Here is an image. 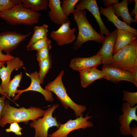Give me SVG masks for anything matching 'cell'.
Listing matches in <instances>:
<instances>
[{
    "mask_svg": "<svg viewBox=\"0 0 137 137\" xmlns=\"http://www.w3.org/2000/svg\"><path fill=\"white\" fill-rule=\"evenodd\" d=\"M102 69L105 79L111 82L117 83L121 81H126L132 82L137 86V81L131 72L122 70L113 64L103 65Z\"/></svg>",
    "mask_w": 137,
    "mask_h": 137,
    "instance_id": "8",
    "label": "cell"
},
{
    "mask_svg": "<svg viewBox=\"0 0 137 137\" xmlns=\"http://www.w3.org/2000/svg\"><path fill=\"white\" fill-rule=\"evenodd\" d=\"M102 58L96 55L88 57H76L71 60L69 66L73 70L79 71L90 68L97 67L102 64Z\"/></svg>",
    "mask_w": 137,
    "mask_h": 137,
    "instance_id": "16",
    "label": "cell"
},
{
    "mask_svg": "<svg viewBox=\"0 0 137 137\" xmlns=\"http://www.w3.org/2000/svg\"><path fill=\"white\" fill-rule=\"evenodd\" d=\"M102 2L106 8L112 5L113 4L114 5L119 3L118 0H103Z\"/></svg>",
    "mask_w": 137,
    "mask_h": 137,
    "instance_id": "33",
    "label": "cell"
},
{
    "mask_svg": "<svg viewBox=\"0 0 137 137\" xmlns=\"http://www.w3.org/2000/svg\"><path fill=\"white\" fill-rule=\"evenodd\" d=\"M75 8L79 9L87 10L93 14L98 24L100 31V34L101 36H106L110 33L101 18L96 0H81L79 3L76 5Z\"/></svg>",
    "mask_w": 137,
    "mask_h": 137,
    "instance_id": "15",
    "label": "cell"
},
{
    "mask_svg": "<svg viewBox=\"0 0 137 137\" xmlns=\"http://www.w3.org/2000/svg\"><path fill=\"white\" fill-rule=\"evenodd\" d=\"M50 49L47 47H45L36 51L37 59L39 62L47 59L49 56Z\"/></svg>",
    "mask_w": 137,
    "mask_h": 137,
    "instance_id": "31",
    "label": "cell"
},
{
    "mask_svg": "<svg viewBox=\"0 0 137 137\" xmlns=\"http://www.w3.org/2000/svg\"><path fill=\"white\" fill-rule=\"evenodd\" d=\"M137 35L129 31L117 29L113 54L137 40Z\"/></svg>",
    "mask_w": 137,
    "mask_h": 137,
    "instance_id": "19",
    "label": "cell"
},
{
    "mask_svg": "<svg viewBox=\"0 0 137 137\" xmlns=\"http://www.w3.org/2000/svg\"><path fill=\"white\" fill-rule=\"evenodd\" d=\"M51 44V40L47 37L38 40L29 46H26L27 49L28 50L37 51L47 47L50 50L52 47Z\"/></svg>",
    "mask_w": 137,
    "mask_h": 137,
    "instance_id": "26",
    "label": "cell"
},
{
    "mask_svg": "<svg viewBox=\"0 0 137 137\" xmlns=\"http://www.w3.org/2000/svg\"><path fill=\"white\" fill-rule=\"evenodd\" d=\"M124 96L123 100L126 101L131 107L137 103V92H130L128 91L123 90Z\"/></svg>",
    "mask_w": 137,
    "mask_h": 137,
    "instance_id": "29",
    "label": "cell"
},
{
    "mask_svg": "<svg viewBox=\"0 0 137 137\" xmlns=\"http://www.w3.org/2000/svg\"><path fill=\"white\" fill-rule=\"evenodd\" d=\"M133 0H128V4L130 3H132Z\"/></svg>",
    "mask_w": 137,
    "mask_h": 137,
    "instance_id": "39",
    "label": "cell"
},
{
    "mask_svg": "<svg viewBox=\"0 0 137 137\" xmlns=\"http://www.w3.org/2000/svg\"><path fill=\"white\" fill-rule=\"evenodd\" d=\"M64 74V71L62 70L54 80L48 83L45 89L55 94L64 108L67 109L70 108L74 111L77 118H78L83 115L86 107L84 106L78 105L74 102L67 94L62 81V77Z\"/></svg>",
    "mask_w": 137,
    "mask_h": 137,
    "instance_id": "3",
    "label": "cell"
},
{
    "mask_svg": "<svg viewBox=\"0 0 137 137\" xmlns=\"http://www.w3.org/2000/svg\"><path fill=\"white\" fill-rule=\"evenodd\" d=\"M39 63V70L38 72L39 79L40 83L42 84L46 75L48 73L51 67L52 61L51 55L49 54L48 57Z\"/></svg>",
    "mask_w": 137,
    "mask_h": 137,
    "instance_id": "24",
    "label": "cell"
},
{
    "mask_svg": "<svg viewBox=\"0 0 137 137\" xmlns=\"http://www.w3.org/2000/svg\"><path fill=\"white\" fill-rule=\"evenodd\" d=\"M20 5H22L21 0H0V11L9 10Z\"/></svg>",
    "mask_w": 137,
    "mask_h": 137,
    "instance_id": "28",
    "label": "cell"
},
{
    "mask_svg": "<svg viewBox=\"0 0 137 137\" xmlns=\"http://www.w3.org/2000/svg\"><path fill=\"white\" fill-rule=\"evenodd\" d=\"M93 117L91 116H89L88 113L85 117L82 115L77 118L76 119H71L63 124H61L58 122L59 127L55 131L51 134H48L49 137H67L68 134L72 131L80 129H85L88 127L93 126V123L87 120Z\"/></svg>",
    "mask_w": 137,
    "mask_h": 137,
    "instance_id": "7",
    "label": "cell"
},
{
    "mask_svg": "<svg viewBox=\"0 0 137 137\" xmlns=\"http://www.w3.org/2000/svg\"><path fill=\"white\" fill-rule=\"evenodd\" d=\"M22 128L21 127L18 123L13 122L10 124L9 128L5 130L7 132H13L16 135L21 136L22 135L21 130Z\"/></svg>",
    "mask_w": 137,
    "mask_h": 137,
    "instance_id": "30",
    "label": "cell"
},
{
    "mask_svg": "<svg viewBox=\"0 0 137 137\" xmlns=\"http://www.w3.org/2000/svg\"></svg>",
    "mask_w": 137,
    "mask_h": 137,
    "instance_id": "41",
    "label": "cell"
},
{
    "mask_svg": "<svg viewBox=\"0 0 137 137\" xmlns=\"http://www.w3.org/2000/svg\"><path fill=\"white\" fill-rule=\"evenodd\" d=\"M131 72L134 79L137 81V66L132 68Z\"/></svg>",
    "mask_w": 137,
    "mask_h": 137,
    "instance_id": "37",
    "label": "cell"
},
{
    "mask_svg": "<svg viewBox=\"0 0 137 137\" xmlns=\"http://www.w3.org/2000/svg\"><path fill=\"white\" fill-rule=\"evenodd\" d=\"M31 32L24 35L15 31H7L0 33V48L7 54L15 49Z\"/></svg>",
    "mask_w": 137,
    "mask_h": 137,
    "instance_id": "9",
    "label": "cell"
},
{
    "mask_svg": "<svg viewBox=\"0 0 137 137\" xmlns=\"http://www.w3.org/2000/svg\"><path fill=\"white\" fill-rule=\"evenodd\" d=\"M26 74L30 78L31 80V84L26 89L23 90H17L16 94L18 93V94L13 97V100H17L22 94L29 91H35L40 93L43 96L45 100L47 101L52 102L54 100L52 93L43 89L41 86L38 72L35 71L29 74L26 73Z\"/></svg>",
    "mask_w": 137,
    "mask_h": 137,
    "instance_id": "14",
    "label": "cell"
},
{
    "mask_svg": "<svg viewBox=\"0 0 137 137\" xmlns=\"http://www.w3.org/2000/svg\"><path fill=\"white\" fill-rule=\"evenodd\" d=\"M117 30L116 28L106 36L102 47L96 54L102 57L103 65L113 64V51Z\"/></svg>",
    "mask_w": 137,
    "mask_h": 137,
    "instance_id": "12",
    "label": "cell"
},
{
    "mask_svg": "<svg viewBox=\"0 0 137 137\" xmlns=\"http://www.w3.org/2000/svg\"><path fill=\"white\" fill-rule=\"evenodd\" d=\"M137 105L131 107L126 102L123 104L122 111L123 113L119 116V119L121 124L120 131L122 134L124 136L130 135V124L133 121H137Z\"/></svg>",
    "mask_w": 137,
    "mask_h": 137,
    "instance_id": "13",
    "label": "cell"
},
{
    "mask_svg": "<svg viewBox=\"0 0 137 137\" xmlns=\"http://www.w3.org/2000/svg\"><path fill=\"white\" fill-rule=\"evenodd\" d=\"M61 3L60 0H49L48 4L50 9L48 14L50 20L54 23L57 25H62L69 20L68 17L64 14Z\"/></svg>",
    "mask_w": 137,
    "mask_h": 137,
    "instance_id": "17",
    "label": "cell"
},
{
    "mask_svg": "<svg viewBox=\"0 0 137 137\" xmlns=\"http://www.w3.org/2000/svg\"><path fill=\"white\" fill-rule=\"evenodd\" d=\"M79 72L81 84L83 88L86 87L96 80L105 78L103 71L98 70L97 67L87 69Z\"/></svg>",
    "mask_w": 137,
    "mask_h": 137,
    "instance_id": "20",
    "label": "cell"
},
{
    "mask_svg": "<svg viewBox=\"0 0 137 137\" xmlns=\"http://www.w3.org/2000/svg\"><path fill=\"white\" fill-rule=\"evenodd\" d=\"M40 15L39 12L25 8L22 5L9 10L0 11V18L11 25H31L37 24Z\"/></svg>",
    "mask_w": 137,
    "mask_h": 137,
    "instance_id": "4",
    "label": "cell"
},
{
    "mask_svg": "<svg viewBox=\"0 0 137 137\" xmlns=\"http://www.w3.org/2000/svg\"><path fill=\"white\" fill-rule=\"evenodd\" d=\"M100 14L106 16L108 21L112 22L118 29L129 31L137 35V30L119 20L115 14L112 5L107 8H104L100 6L99 8Z\"/></svg>",
    "mask_w": 137,
    "mask_h": 137,
    "instance_id": "18",
    "label": "cell"
},
{
    "mask_svg": "<svg viewBox=\"0 0 137 137\" xmlns=\"http://www.w3.org/2000/svg\"><path fill=\"white\" fill-rule=\"evenodd\" d=\"M128 0H123L119 3L112 5V8L115 14L117 17L120 16L125 22L130 26L134 19L130 15L128 7Z\"/></svg>",
    "mask_w": 137,
    "mask_h": 137,
    "instance_id": "21",
    "label": "cell"
},
{
    "mask_svg": "<svg viewBox=\"0 0 137 137\" xmlns=\"http://www.w3.org/2000/svg\"><path fill=\"white\" fill-rule=\"evenodd\" d=\"M72 13L78 30L77 39L73 46L74 50L78 49L84 43L89 41L103 43L105 37L98 33L92 26L87 18L85 10L76 9Z\"/></svg>",
    "mask_w": 137,
    "mask_h": 137,
    "instance_id": "2",
    "label": "cell"
},
{
    "mask_svg": "<svg viewBox=\"0 0 137 137\" xmlns=\"http://www.w3.org/2000/svg\"><path fill=\"white\" fill-rule=\"evenodd\" d=\"M6 97L4 95L0 97V120L2 117V113L4 106Z\"/></svg>",
    "mask_w": 137,
    "mask_h": 137,
    "instance_id": "35",
    "label": "cell"
},
{
    "mask_svg": "<svg viewBox=\"0 0 137 137\" xmlns=\"http://www.w3.org/2000/svg\"><path fill=\"white\" fill-rule=\"evenodd\" d=\"M6 62L7 66H6L3 65L0 69V77L2 80L0 85L7 98L10 99L8 96V88L11 74L13 71L17 70L22 67L24 64L23 61L18 57H14Z\"/></svg>",
    "mask_w": 137,
    "mask_h": 137,
    "instance_id": "10",
    "label": "cell"
},
{
    "mask_svg": "<svg viewBox=\"0 0 137 137\" xmlns=\"http://www.w3.org/2000/svg\"><path fill=\"white\" fill-rule=\"evenodd\" d=\"M22 76V72H21L15 76L12 80H10L8 88V96L10 99L11 97H13L15 96L17 88L20 86Z\"/></svg>",
    "mask_w": 137,
    "mask_h": 137,
    "instance_id": "25",
    "label": "cell"
},
{
    "mask_svg": "<svg viewBox=\"0 0 137 137\" xmlns=\"http://www.w3.org/2000/svg\"><path fill=\"white\" fill-rule=\"evenodd\" d=\"M45 112L40 108L32 106L18 108L11 106L9 101L6 100L0 120V126L3 127L7 124L14 122L27 124L30 121H35L43 117Z\"/></svg>",
    "mask_w": 137,
    "mask_h": 137,
    "instance_id": "1",
    "label": "cell"
},
{
    "mask_svg": "<svg viewBox=\"0 0 137 137\" xmlns=\"http://www.w3.org/2000/svg\"><path fill=\"white\" fill-rule=\"evenodd\" d=\"M59 106L58 104H53L45 110L42 118L32 121L30 123V127L35 130L34 137H48V132L50 128L54 126L59 128V124L57 122V117L53 116V112Z\"/></svg>",
    "mask_w": 137,
    "mask_h": 137,
    "instance_id": "6",
    "label": "cell"
},
{
    "mask_svg": "<svg viewBox=\"0 0 137 137\" xmlns=\"http://www.w3.org/2000/svg\"><path fill=\"white\" fill-rule=\"evenodd\" d=\"M135 2V6L134 9L129 13L131 16H135V18L133 22H137V0H134Z\"/></svg>",
    "mask_w": 137,
    "mask_h": 137,
    "instance_id": "34",
    "label": "cell"
},
{
    "mask_svg": "<svg viewBox=\"0 0 137 137\" xmlns=\"http://www.w3.org/2000/svg\"><path fill=\"white\" fill-rule=\"evenodd\" d=\"M22 6L35 12L47 10L49 2L48 0H21Z\"/></svg>",
    "mask_w": 137,
    "mask_h": 137,
    "instance_id": "22",
    "label": "cell"
},
{
    "mask_svg": "<svg viewBox=\"0 0 137 137\" xmlns=\"http://www.w3.org/2000/svg\"><path fill=\"white\" fill-rule=\"evenodd\" d=\"M2 50L0 48V61L6 62L14 58V57L10 54H4L2 53Z\"/></svg>",
    "mask_w": 137,
    "mask_h": 137,
    "instance_id": "32",
    "label": "cell"
},
{
    "mask_svg": "<svg viewBox=\"0 0 137 137\" xmlns=\"http://www.w3.org/2000/svg\"><path fill=\"white\" fill-rule=\"evenodd\" d=\"M113 64L131 72L137 66V40L121 49L113 56Z\"/></svg>",
    "mask_w": 137,
    "mask_h": 137,
    "instance_id": "5",
    "label": "cell"
},
{
    "mask_svg": "<svg viewBox=\"0 0 137 137\" xmlns=\"http://www.w3.org/2000/svg\"><path fill=\"white\" fill-rule=\"evenodd\" d=\"M79 0H63L61 2V7L64 15L67 17L72 13Z\"/></svg>",
    "mask_w": 137,
    "mask_h": 137,
    "instance_id": "27",
    "label": "cell"
},
{
    "mask_svg": "<svg viewBox=\"0 0 137 137\" xmlns=\"http://www.w3.org/2000/svg\"><path fill=\"white\" fill-rule=\"evenodd\" d=\"M70 25L68 20L66 22L62 24L57 30L51 32L50 37L58 46H61L71 43L76 40V36L75 32L76 29L75 28L71 29L70 27Z\"/></svg>",
    "mask_w": 137,
    "mask_h": 137,
    "instance_id": "11",
    "label": "cell"
},
{
    "mask_svg": "<svg viewBox=\"0 0 137 137\" xmlns=\"http://www.w3.org/2000/svg\"><path fill=\"white\" fill-rule=\"evenodd\" d=\"M130 134L132 135L134 137H137V127L136 126L131 127Z\"/></svg>",
    "mask_w": 137,
    "mask_h": 137,
    "instance_id": "36",
    "label": "cell"
},
{
    "mask_svg": "<svg viewBox=\"0 0 137 137\" xmlns=\"http://www.w3.org/2000/svg\"><path fill=\"white\" fill-rule=\"evenodd\" d=\"M5 61H0V69L1 68L2 66L4 65V63L6 62ZM0 94L2 95V96L4 95L7 98V96L5 94L4 92L2 90L0 85Z\"/></svg>",
    "mask_w": 137,
    "mask_h": 137,
    "instance_id": "38",
    "label": "cell"
},
{
    "mask_svg": "<svg viewBox=\"0 0 137 137\" xmlns=\"http://www.w3.org/2000/svg\"><path fill=\"white\" fill-rule=\"evenodd\" d=\"M48 27V25L45 24L41 26H35L33 28L34 33L27 46L38 40L47 37Z\"/></svg>",
    "mask_w": 137,
    "mask_h": 137,
    "instance_id": "23",
    "label": "cell"
},
{
    "mask_svg": "<svg viewBox=\"0 0 137 137\" xmlns=\"http://www.w3.org/2000/svg\"><path fill=\"white\" fill-rule=\"evenodd\" d=\"M19 137L18 136H15V137Z\"/></svg>",
    "mask_w": 137,
    "mask_h": 137,
    "instance_id": "40",
    "label": "cell"
}]
</instances>
